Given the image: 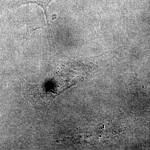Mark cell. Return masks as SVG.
Segmentation results:
<instances>
[{
  "mask_svg": "<svg viewBox=\"0 0 150 150\" xmlns=\"http://www.w3.org/2000/svg\"><path fill=\"white\" fill-rule=\"evenodd\" d=\"M52 1H54V0H13V1L12 2V6H19L31 3L36 4L43 9L45 15L46 16L47 21L48 22L47 8Z\"/></svg>",
  "mask_w": 150,
  "mask_h": 150,
  "instance_id": "obj_1",
  "label": "cell"
}]
</instances>
